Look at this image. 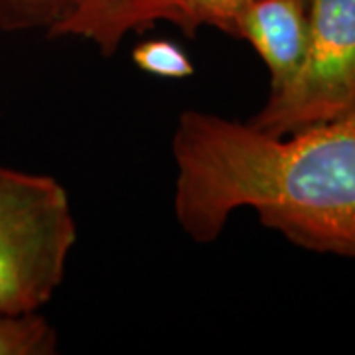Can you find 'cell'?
I'll use <instances>...</instances> for the list:
<instances>
[{
    "mask_svg": "<svg viewBox=\"0 0 355 355\" xmlns=\"http://www.w3.org/2000/svg\"><path fill=\"white\" fill-rule=\"evenodd\" d=\"M286 137L184 111L172 137L178 225L211 243L251 207L298 247L355 257V114Z\"/></svg>",
    "mask_w": 355,
    "mask_h": 355,
    "instance_id": "1",
    "label": "cell"
},
{
    "mask_svg": "<svg viewBox=\"0 0 355 355\" xmlns=\"http://www.w3.org/2000/svg\"><path fill=\"white\" fill-rule=\"evenodd\" d=\"M76 239L69 196L55 178L0 166V316L50 302Z\"/></svg>",
    "mask_w": 355,
    "mask_h": 355,
    "instance_id": "2",
    "label": "cell"
},
{
    "mask_svg": "<svg viewBox=\"0 0 355 355\" xmlns=\"http://www.w3.org/2000/svg\"><path fill=\"white\" fill-rule=\"evenodd\" d=\"M355 114V0H310L302 62L249 121L272 137Z\"/></svg>",
    "mask_w": 355,
    "mask_h": 355,
    "instance_id": "3",
    "label": "cell"
},
{
    "mask_svg": "<svg viewBox=\"0 0 355 355\" xmlns=\"http://www.w3.org/2000/svg\"><path fill=\"white\" fill-rule=\"evenodd\" d=\"M239 38L253 46L270 73V93L291 81L308 42L306 0H253L239 24Z\"/></svg>",
    "mask_w": 355,
    "mask_h": 355,
    "instance_id": "4",
    "label": "cell"
},
{
    "mask_svg": "<svg viewBox=\"0 0 355 355\" xmlns=\"http://www.w3.org/2000/svg\"><path fill=\"white\" fill-rule=\"evenodd\" d=\"M158 20L182 28L176 0H73L69 12L50 28V36L87 38L111 55L130 30L150 28Z\"/></svg>",
    "mask_w": 355,
    "mask_h": 355,
    "instance_id": "5",
    "label": "cell"
},
{
    "mask_svg": "<svg viewBox=\"0 0 355 355\" xmlns=\"http://www.w3.org/2000/svg\"><path fill=\"white\" fill-rule=\"evenodd\" d=\"M58 334L38 312L0 316V355L55 354Z\"/></svg>",
    "mask_w": 355,
    "mask_h": 355,
    "instance_id": "6",
    "label": "cell"
},
{
    "mask_svg": "<svg viewBox=\"0 0 355 355\" xmlns=\"http://www.w3.org/2000/svg\"><path fill=\"white\" fill-rule=\"evenodd\" d=\"M253 0H176L182 12L184 34L193 36L202 26H214L239 38V24Z\"/></svg>",
    "mask_w": 355,
    "mask_h": 355,
    "instance_id": "7",
    "label": "cell"
},
{
    "mask_svg": "<svg viewBox=\"0 0 355 355\" xmlns=\"http://www.w3.org/2000/svg\"><path fill=\"white\" fill-rule=\"evenodd\" d=\"M73 0H0V30L24 32L48 28L69 12Z\"/></svg>",
    "mask_w": 355,
    "mask_h": 355,
    "instance_id": "8",
    "label": "cell"
},
{
    "mask_svg": "<svg viewBox=\"0 0 355 355\" xmlns=\"http://www.w3.org/2000/svg\"><path fill=\"white\" fill-rule=\"evenodd\" d=\"M135 65L156 77L186 79L193 76V65L184 50L170 40H146L132 50Z\"/></svg>",
    "mask_w": 355,
    "mask_h": 355,
    "instance_id": "9",
    "label": "cell"
},
{
    "mask_svg": "<svg viewBox=\"0 0 355 355\" xmlns=\"http://www.w3.org/2000/svg\"><path fill=\"white\" fill-rule=\"evenodd\" d=\"M306 2H308V4H310V0H306Z\"/></svg>",
    "mask_w": 355,
    "mask_h": 355,
    "instance_id": "10",
    "label": "cell"
}]
</instances>
